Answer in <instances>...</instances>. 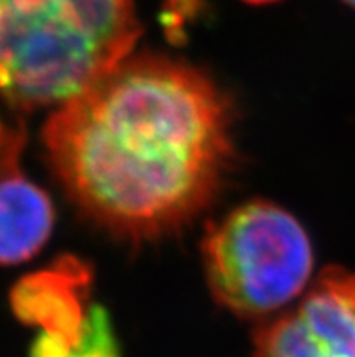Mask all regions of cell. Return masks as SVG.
I'll return each instance as SVG.
<instances>
[{
	"label": "cell",
	"instance_id": "cell-1",
	"mask_svg": "<svg viewBox=\"0 0 355 357\" xmlns=\"http://www.w3.org/2000/svg\"><path fill=\"white\" fill-rule=\"evenodd\" d=\"M42 140L82 213L130 241L192 222L232 160L221 91L198 69L158 54L127 56L60 105Z\"/></svg>",
	"mask_w": 355,
	"mask_h": 357
},
{
	"label": "cell",
	"instance_id": "cell-2",
	"mask_svg": "<svg viewBox=\"0 0 355 357\" xmlns=\"http://www.w3.org/2000/svg\"><path fill=\"white\" fill-rule=\"evenodd\" d=\"M139 33L133 0H0V96L20 109L66 104Z\"/></svg>",
	"mask_w": 355,
	"mask_h": 357
},
{
	"label": "cell",
	"instance_id": "cell-3",
	"mask_svg": "<svg viewBox=\"0 0 355 357\" xmlns=\"http://www.w3.org/2000/svg\"><path fill=\"white\" fill-rule=\"evenodd\" d=\"M203 261L218 303L241 317H263L301 296L314 252L292 214L250 202L207 232Z\"/></svg>",
	"mask_w": 355,
	"mask_h": 357
},
{
	"label": "cell",
	"instance_id": "cell-4",
	"mask_svg": "<svg viewBox=\"0 0 355 357\" xmlns=\"http://www.w3.org/2000/svg\"><path fill=\"white\" fill-rule=\"evenodd\" d=\"M254 357H355V272H321L296 307L256 332Z\"/></svg>",
	"mask_w": 355,
	"mask_h": 357
},
{
	"label": "cell",
	"instance_id": "cell-5",
	"mask_svg": "<svg viewBox=\"0 0 355 357\" xmlns=\"http://www.w3.org/2000/svg\"><path fill=\"white\" fill-rule=\"evenodd\" d=\"M24 144L22 122H8L0 116V265L33 258L53 231L50 196L20 167Z\"/></svg>",
	"mask_w": 355,
	"mask_h": 357
},
{
	"label": "cell",
	"instance_id": "cell-6",
	"mask_svg": "<svg viewBox=\"0 0 355 357\" xmlns=\"http://www.w3.org/2000/svg\"><path fill=\"white\" fill-rule=\"evenodd\" d=\"M91 272L78 259L63 258L47 271L18 281L11 307L20 321L36 326L40 335L73 344L86 331L91 301Z\"/></svg>",
	"mask_w": 355,
	"mask_h": 357
},
{
	"label": "cell",
	"instance_id": "cell-7",
	"mask_svg": "<svg viewBox=\"0 0 355 357\" xmlns=\"http://www.w3.org/2000/svg\"><path fill=\"white\" fill-rule=\"evenodd\" d=\"M29 357H121V347L107 310L102 305H91L80 340L63 344L38 334Z\"/></svg>",
	"mask_w": 355,
	"mask_h": 357
},
{
	"label": "cell",
	"instance_id": "cell-8",
	"mask_svg": "<svg viewBox=\"0 0 355 357\" xmlns=\"http://www.w3.org/2000/svg\"><path fill=\"white\" fill-rule=\"evenodd\" d=\"M248 4H270V2H275V0H245Z\"/></svg>",
	"mask_w": 355,
	"mask_h": 357
},
{
	"label": "cell",
	"instance_id": "cell-9",
	"mask_svg": "<svg viewBox=\"0 0 355 357\" xmlns=\"http://www.w3.org/2000/svg\"><path fill=\"white\" fill-rule=\"evenodd\" d=\"M342 2H347L348 6H352V8H355V0H342Z\"/></svg>",
	"mask_w": 355,
	"mask_h": 357
}]
</instances>
